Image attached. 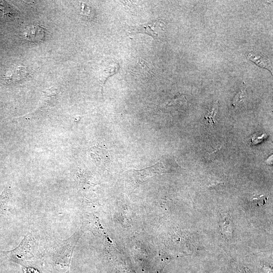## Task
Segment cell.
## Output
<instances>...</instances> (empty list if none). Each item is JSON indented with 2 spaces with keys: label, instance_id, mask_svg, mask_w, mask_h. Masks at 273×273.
Listing matches in <instances>:
<instances>
[{
  "label": "cell",
  "instance_id": "1",
  "mask_svg": "<svg viewBox=\"0 0 273 273\" xmlns=\"http://www.w3.org/2000/svg\"><path fill=\"white\" fill-rule=\"evenodd\" d=\"M83 233L82 230H79L67 240H59L55 245L53 250L55 265L60 266L66 273H68L74 249Z\"/></svg>",
  "mask_w": 273,
  "mask_h": 273
},
{
  "label": "cell",
  "instance_id": "2",
  "mask_svg": "<svg viewBox=\"0 0 273 273\" xmlns=\"http://www.w3.org/2000/svg\"><path fill=\"white\" fill-rule=\"evenodd\" d=\"M37 245L30 234L25 235L20 244L13 250L4 251L0 250V258L20 263L22 261L34 257L33 251H37Z\"/></svg>",
  "mask_w": 273,
  "mask_h": 273
},
{
  "label": "cell",
  "instance_id": "3",
  "mask_svg": "<svg viewBox=\"0 0 273 273\" xmlns=\"http://www.w3.org/2000/svg\"><path fill=\"white\" fill-rule=\"evenodd\" d=\"M168 172V168L162 161H159L150 167L141 170L132 169L130 171L134 182L138 184L144 182L155 175Z\"/></svg>",
  "mask_w": 273,
  "mask_h": 273
},
{
  "label": "cell",
  "instance_id": "4",
  "mask_svg": "<svg viewBox=\"0 0 273 273\" xmlns=\"http://www.w3.org/2000/svg\"><path fill=\"white\" fill-rule=\"evenodd\" d=\"M59 98V90L51 87L43 92L39 102V107L41 110H46L49 107L55 105Z\"/></svg>",
  "mask_w": 273,
  "mask_h": 273
},
{
  "label": "cell",
  "instance_id": "5",
  "mask_svg": "<svg viewBox=\"0 0 273 273\" xmlns=\"http://www.w3.org/2000/svg\"><path fill=\"white\" fill-rule=\"evenodd\" d=\"M220 231L227 240H231L233 236L234 224L230 215L227 213L220 214L219 223Z\"/></svg>",
  "mask_w": 273,
  "mask_h": 273
},
{
  "label": "cell",
  "instance_id": "6",
  "mask_svg": "<svg viewBox=\"0 0 273 273\" xmlns=\"http://www.w3.org/2000/svg\"><path fill=\"white\" fill-rule=\"evenodd\" d=\"M157 21H152L147 23L129 27L128 32L130 34L145 33L151 36L154 39L157 40L158 34L152 28L157 25Z\"/></svg>",
  "mask_w": 273,
  "mask_h": 273
},
{
  "label": "cell",
  "instance_id": "7",
  "mask_svg": "<svg viewBox=\"0 0 273 273\" xmlns=\"http://www.w3.org/2000/svg\"><path fill=\"white\" fill-rule=\"evenodd\" d=\"M46 33V30L39 25H31L27 27L24 32V35L27 40L32 42H39L43 40Z\"/></svg>",
  "mask_w": 273,
  "mask_h": 273
},
{
  "label": "cell",
  "instance_id": "8",
  "mask_svg": "<svg viewBox=\"0 0 273 273\" xmlns=\"http://www.w3.org/2000/svg\"><path fill=\"white\" fill-rule=\"evenodd\" d=\"M29 75L27 69L22 66L14 68L8 76L7 80L11 82H19L26 78Z\"/></svg>",
  "mask_w": 273,
  "mask_h": 273
},
{
  "label": "cell",
  "instance_id": "9",
  "mask_svg": "<svg viewBox=\"0 0 273 273\" xmlns=\"http://www.w3.org/2000/svg\"><path fill=\"white\" fill-rule=\"evenodd\" d=\"M119 68L118 64L115 62H110L108 64V66L106 68H104L101 74L100 80L103 88L105 82L107 79L110 76L116 73Z\"/></svg>",
  "mask_w": 273,
  "mask_h": 273
},
{
  "label": "cell",
  "instance_id": "10",
  "mask_svg": "<svg viewBox=\"0 0 273 273\" xmlns=\"http://www.w3.org/2000/svg\"><path fill=\"white\" fill-rule=\"evenodd\" d=\"M10 189L6 188L0 194V214H6L8 211L9 202L11 198Z\"/></svg>",
  "mask_w": 273,
  "mask_h": 273
},
{
  "label": "cell",
  "instance_id": "11",
  "mask_svg": "<svg viewBox=\"0 0 273 273\" xmlns=\"http://www.w3.org/2000/svg\"><path fill=\"white\" fill-rule=\"evenodd\" d=\"M247 58L259 67L265 68L269 71H271V63L268 59L259 55H256L251 53L248 54Z\"/></svg>",
  "mask_w": 273,
  "mask_h": 273
},
{
  "label": "cell",
  "instance_id": "12",
  "mask_svg": "<svg viewBox=\"0 0 273 273\" xmlns=\"http://www.w3.org/2000/svg\"><path fill=\"white\" fill-rule=\"evenodd\" d=\"M218 110V102H216L211 110L208 111L205 114V118L207 120V123L210 125L212 126L215 123V116L217 113Z\"/></svg>",
  "mask_w": 273,
  "mask_h": 273
},
{
  "label": "cell",
  "instance_id": "13",
  "mask_svg": "<svg viewBox=\"0 0 273 273\" xmlns=\"http://www.w3.org/2000/svg\"><path fill=\"white\" fill-rule=\"evenodd\" d=\"M267 138V135L265 133H263L261 134H260L259 133H256L251 138V144L252 145L257 144L264 140H265Z\"/></svg>",
  "mask_w": 273,
  "mask_h": 273
},
{
  "label": "cell",
  "instance_id": "14",
  "mask_svg": "<svg viewBox=\"0 0 273 273\" xmlns=\"http://www.w3.org/2000/svg\"><path fill=\"white\" fill-rule=\"evenodd\" d=\"M267 198L264 195H257L253 196L251 200L256 203L259 206H263L266 203Z\"/></svg>",
  "mask_w": 273,
  "mask_h": 273
},
{
  "label": "cell",
  "instance_id": "15",
  "mask_svg": "<svg viewBox=\"0 0 273 273\" xmlns=\"http://www.w3.org/2000/svg\"><path fill=\"white\" fill-rule=\"evenodd\" d=\"M245 98V88H242L237 94L234 98L233 105L236 106L241 102H243Z\"/></svg>",
  "mask_w": 273,
  "mask_h": 273
},
{
  "label": "cell",
  "instance_id": "16",
  "mask_svg": "<svg viewBox=\"0 0 273 273\" xmlns=\"http://www.w3.org/2000/svg\"><path fill=\"white\" fill-rule=\"evenodd\" d=\"M23 270L24 273H41L39 270L31 267H25Z\"/></svg>",
  "mask_w": 273,
  "mask_h": 273
},
{
  "label": "cell",
  "instance_id": "17",
  "mask_svg": "<svg viewBox=\"0 0 273 273\" xmlns=\"http://www.w3.org/2000/svg\"><path fill=\"white\" fill-rule=\"evenodd\" d=\"M244 271L246 273H251L247 268H245Z\"/></svg>",
  "mask_w": 273,
  "mask_h": 273
}]
</instances>
